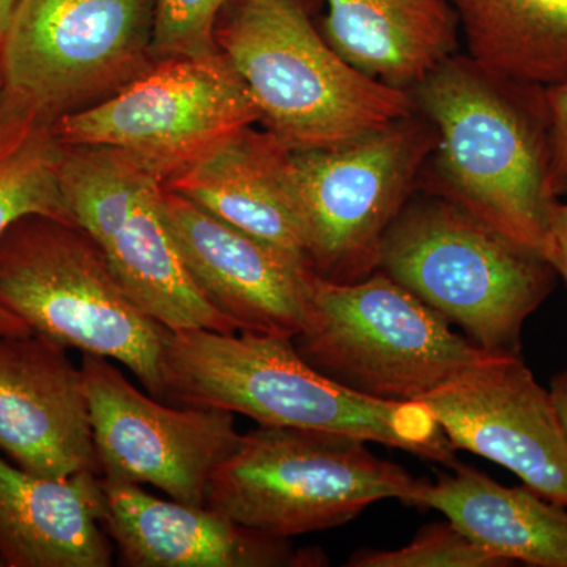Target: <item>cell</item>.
Wrapping results in <instances>:
<instances>
[{"mask_svg":"<svg viewBox=\"0 0 567 567\" xmlns=\"http://www.w3.org/2000/svg\"><path fill=\"white\" fill-rule=\"evenodd\" d=\"M350 567H503L450 520L421 529L412 543L395 550H361Z\"/></svg>","mask_w":567,"mask_h":567,"instance_id":"23","label":"cell"},{"mask_svg":"<svg viewBox=\"0 0 567 567\" xmlns=\"http://www.w3.org/2000/svg\"><path fill=\"white\" fill-rule=\"evenodd\" d=\"M548 144H550L551 178L557 193L567 189V82L543 89Z\"/></svg>","mask_w":567,"mask_h":567,"instance_id":"25","label":"cell"},{"mask_svg":"<svg viewBox=\"0 0 567 567\" xmlns=\"http://www.w3.org/2000/svg\"><path fill=\"white\" fill-rule=\"evenodd\" d=\"M162 401L240 413L260 425L309 429L398 447L456 466L454 447L423 402L377 401L306 363L284 336L171 331Z\"/></svg>","mask_w":567,"mask_h":567,"instance_id":"2","label":"cell"},{"mask_svg":"<svg viewBox=\"0 0 567 567\" xmlns=\"http://www.w3.org/2000/svg\"><path fill=\"white\" fill-rule=\"evenodd\" d=\"M2 566H3L2 558H0V567H2Z\"/></svg>","mask_w":567,"mask_h":567,"instance_id":"30","label":"cell"},{"mask_svg":"<svg viewBox=\"0 0 567 567\" xmlns=\"http://www.w3.org/2000/svg\"><path fill=\"white\" fill-rule=\"evenodd\" d=\"M259 121L218 51L156 61L104 102L58 118L55 132L65 145L117 148L164 185Z\"/></svg>","mask_w":567,"mask_h":567,"instance_id":"9","label":"cell"},{"mask_svg":"<svg viewBox=\"0 0 567 567\" xmlns=\"http://www.w3.org/2000/svg\"><path fill=\"white\" fill-rule=\"evenodd\" d=\"M323 37L347 62L412 91L454 55L457 17L450 0H324Z\"/></svg>","mask_w":567,"mask_h":567,"instance_id":"20","label":"cell"},{"mask_svg":"<svg viewBox=\"0 0 567 567\" xmlns=\"http://www.w3.org/2000/svg\"><path fill=\"white\" fill-rule=\"evenodd\" d=\"M18 2L20 0H0V39L6 32L7 25H9L11 14L17 9Z\"/></svg>","mask_w":567,"mask_h":567,"instance_id":"28","label":"cell"},{"mask_svg":"<svg viewBox=\"0 0 567 567\" xmlns=\"http://www.w3.org/2000/svg\"><path fill=\"white\" fill-rule=\"evenodd\" d=\"M550 393L567 440V371L554 377Z\"/></svg>","mask_w":567,"mask_h":567,"instance_id":"27","label":"cell"},{"mask_svg":"<svg viewBox=\"0 0 567 567\" xmlns=\"http://www.w3.org/2000/svg\"><path fill=\"white\" fill-rule=\"evenodd\" d=\"M454 450L505 466L544 498L567 506V440L550 390L520 353L492 352L425 395Z\"/></svg>","mask_w":567,"mask_h":567,"instance_id":"13","label":"cell"},{"mask_svg":"<svg viewBox=\"0 0 567 567\" xmlns=\"http://www.w3.org/2000/svg\"><path fill=\"white\" fill-rule=\"evenodd\" d=\"M420 481L409 506L435 509L492 557L535 567H567V506L528 486L506 487L468 468Z\"/></svg>","mask_w":567,"mask_h":567,"instance_id":"19","label":"cell"},{"mask_svg":"<svg viewBox=\"0 0 567 567\" xmlns=\"http://www.w3.org/2000/svg\"><path fill=\"white\" fill-rule=\"evenodd\" d=\"M379 270L481 349L513 353L555 274L539 254L436 196L405 205L383 238Z\"/></svg>","mask_w":567,"mask_h":567,"instance_id":"5","label":"cell"},{"mask_svg":"<svg viewBox=\"0 0 567 567\" xmlns=\"http://www.w3.org/2000/svg\"><path fill=\"white\" fill-rule=\"evenodd\" d=\"M156 0H20L2 39V89L51 117L89 110L155 63Z\"/></svg>","mask_w":567,"mask_h":567,"instance_id":"10","label":"cell"},{"mask_svg":"<svg viewBox=\"0 0 567 567\" xmlns=\"http://www.w3.org/2000/svg\"><path fill=\"white\" fill-rule=\"evenodd\" d=\"M527 89L454 54L410 93L436 132L432 196L547 260L558 193L543 93Z\"/></svg>","mask_w":567,"mask_h":567,"instance_id":"1","label":"cell"},{"mask_svg":"<svg viewBox=\"0 0 567 567\" xmlns=\"http://www.w3.org/2000/svg\"><path fill=\"white\" fill-rule=\"evenodd\" d=\"M417 484L357 436L260 425L216 470L207 507L260 535L290 539L341 527L385 499L409 505Z\"/></svg>","mask_w":567,"mask_h":567,"instance_id":"7","label":"cell"},{"mask_svg":"<svg viewBox=\"0 0 567 567\" xmlns=\"http://www.w3.org/2000/svg\"><path fill=\"white\" fill-rule=\"evenodd\" d=\"M102 476L48 477L0 456V558L7 567H110Z\"/></svg>","mask_w":567,"mask_h":567,"instance_id":"17","label":"cell"},{"mask_svg":"<svg viewBox=\"0 0 567 567\" xmlns=\"http://www.w3.org/2000/svg\"><path fill=\"white\" fill-rule=\"evenodd\" d=\"M163 183L117 148L65 145L62 192L115 278L167 330L238 333L199 292L162 215Z\"/></svg>","mask_w":567,"mask_h":567,"instance_id":"11","label":"cell"},{"mask_svg":"<svg viewBox=\"0 0 567 567\" xmlns=\"http://www.w3.org/2000/svg\"><path fill=\"white\" fill-rule=\"evenodd\" d=\"M103 528L126 567H316L315 548L260 535L207 506L147 494L137 484L102 477Z\"/></svg>","mask_w":567,"mask_h":567,"instance_id":"16","label":"cell"},{"mask_svg":"<svg viewBox=\"0 0 567 567\" xmlns=\"http://www.w3.org/2000/svg\"><path fill=\"white\" fill-rule=\"evenodd\" d=\"M81 371L100 476L207 506L213 475L240 446L234 413L164 404L99 354L84 353Z\"/></svg>","mask_w":567,"mask_h":567,"instance_id":"12","label":"cell"},{"mask_svg":"<svg viewBox=\"0 0 567 567\" xmlns=\"http://www.w3.org/2000/svg\"><path fill=\"white\" fill-rule=\"evenodd\" d=\"M63 155L55 118L0 89V235L29 215L74 223L62 192ZM0 333L31 330L0 309Z\"/></svg>","mask_w":567,"mask_h":567,"instance_id":"22","label":"cell"},{"mask_svg":"<svg viewBox=\"0 0 567 567\" xmlns=\"http://www.w3.org/2000/svg\"><path fill=\"white\" fill-rule=\"evenodd\" d=\"M164 186L241 233L308 262L290 151L265 130L246 128Z\"/></svg>","mask_w":567,"mask_h":567,"instance_id":"18","label":"cell"},{"mask_svg":"<svg viewBox=\"0 0 567 567\" xmlns=\"http://www.w3.org/2000/svg\"><path fill=\"white\" fill-rule=\"evenodd\" d=\"M215 41L287 151L336 147L416 112L412 93L347 62L297 0H229Z\"/></svg>","mask_w":567,"mask_h":567,"instance_id":"3","label":"cell"},{"mask_svg":"<svg viewBox=\"0 0 567 567\" xmlns=\"http://www.w3.org/2000/svg\"><path fill=\"white\" fill-rule=\"evenodd\" d=\"M162 215L199 292L240 333L295 338L315 278L300 257L241 233L163 185Z\"/></svg>","mask_w":567,"mask_h":567,"instance_id":"14","label":"cell"},{"mask_svg":"<svg viewBox=\"0 0 567 567\" xmlns=\"http://www.w3.org/2000/svg\"><path fill=\"white\" fill-rule=\"evenodd\" d=\"M0 89H2V73H0Z\"/></svg>","mask_w":567,"mask_h":567,"instance_id":"29","label":"cell"},{"mask_svg":"<svg viewBox=\"0 0 567 567\" xmlns=\"http://www.w3.org/2000/svg\"><path fill=\"white\" fill-rule=\"evenodd\" d=\"M292 341L323 375L386 402H421L492 353L380 270L344 284L315 275Z\"/></svg>","mask_w":567,"mask_h":567,"instance_id":"6","label":"cell"},{"mask_svg":"<svg viewBox=\"0 0 567 567\" xmlns=\"http://www.w3.org/2000/svg\"><path fill=\"white\" fill-rule=\"evenodd\" d=\"M0 309L65 349L118 361L162 399L171 330L130 297L78 224L29 215L0 235Z\"/></svg>","mask_w":567,"mask_h":567,"instance_id":"4","label":"cell"},{"mask_svg":"<svg viewBox=\"0 0 567 567\" xmlns=\"http://www.w3.org/2000/svg\"><path fill=\"white\" fill-rule=\"evenodd\" d=\"M436 145L420 112L357 140L290 152V174L312 274L357 282L379 270L383 238Z\"/></svg>","mask_w":567,"mask_h":567,"instance_id":"8","label":"cell"},{"mask_svg":"<svg viewBox=\"0 0 567 567\" xmlns=\"http://www.w3.org/2000/svg\"><path fill=\"white\" fill-rule=\"evenodd\" d=\"M229 0H156L152 51L155 61L203 58L218 52L215 31Z\"/></svg>","mask_w":567,"mask_h":567,"instance_id":"24","label":"cell"},{"mask_svg":"<svg viewBox=\"0 0 567 567\" xmlns=\"http://www.w3.org/2000/svg\"><path fill=\"white\" fill-rule=\"evenodd\" d=\"M468 58L532 89L567 82V0H450Z\"/></svg>","mask_w":567,"mask_h":567,"instance_id":"21","label":"cell"},{"mask_svg":"<svg viewBox=\"0 0 567 567\" xmlns=\"http://www.w3.org/2000/svg\"><path fill=\"white\" fill-rule=\"evenodd\" d=\"M66 350L0 333V454L33 475H100L84 377Z\"/></svg>","mask_w":567,"mask_h":567,"instance_id":"15","label":"cell"},{"mask_svg":"<svg viewBox=\"0 0 567 567\" xmlns=\"http://www.w3.org/2000/svg\"><path fill=\"white\" fill-rule=\"evenodd\" d=\"M547 262L551 265L555 274L565 279L567 286V203H558L555 210Z\"/></svg>","mask_w":567,"mask_h":567,"instance_id":"26","label":"cell"}]
</instances>
